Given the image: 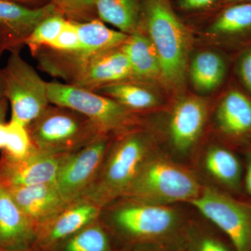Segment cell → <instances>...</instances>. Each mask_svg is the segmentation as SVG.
I'll return each instance as SVG.
<instances>
[{
  "label": "cell",
  "mask_w": 251,
  "mask_h": 251,
  "mask_svg": "<svg viewBox=\"0 0 251 251\" xmlns=\"http://www.w3.org/2000/svg\"><path fill=\"white\" fill-rule=\"evenodd\" d=\"M237 72L241 82L251 94V46L239 56L237 63Z\"/></svg>",
  "instance_id": "obj_32"
},
{
  "label": "cell",
  "mask_w": 251,
  "mask_h": 251,
  "mask_svg": "<svg viewBox=\"0 0 251 251\" xmlns=\"http://www.w3.org/2000/svg\"><path fill=\"white\" fill-rule=\"evenodd\" d=\"M7 123L5 120H0V150H4L7 143Z\"/></svg>",
  "instance_id": "obj_35"
},
{
  "label": "cell",
  "mask_w": 251,
  "mask_h": 251,
  "mask_svg": "<svg viewBox=\"0 0 251 251\" xmlns=\"http://www.w3.org/2000/svg\"><path fill=\"white\" fill-rule=\"evenodd\" d=\"M108 230L99 219L87 225L52 251H116Z\"/></svg>",
  "instance_id": "obj_26"
},
{
  "label": "cell",
  "mask_w": 251,
  "mask_h": 251,
  "mask_svg": "<svg viewBox=\"0 0 251 251\" xmlns=\"http://www.w3.org/2000/svg\"><path fill=\"white\" fill-rule=\"evenodd\" d=\"M26 127L32 145L54 155L75 152L107 133L80 112L53 104Z\"/></svg>",
  "instance_id": "obj_5"
},
{
  "label": "cell",
  "mask_w": 251,
  "mask_h": 251,
  "mask_svg": "<svg viewBox=\"0 0 251 251\" xmlns=\"http://www.w3.org/2000/svg\"><path fill=\"white\" fill-rule=\"evenodd\" d=\"M7 101L8 100L4 97L2 77H1V69H0V111L6 110V108H7Z\"/></svg>",
  "instance_id": "obj_37"
},
{
  "label": "cell",
  "mask_w": 251,
  "mask_h": 251,
  "mask_svg": "<svg viewBox=\"0 0 251 251\" xmlns=\"http://www.w3.org/2000/svg\"><path fill=\"white\" fill-rule=\"evenodd\" d=\"M33 251L32 250H28V251Z\"/></svg>",
  "instance_id": "obj_41"
},
{
  "label": "cell",
  "mask_w": 251,
  "mask_h": 251,
  "mask_svg": "<svg viewBox=\"0 0 251 251\" xmlns=\"http://www.w3.org/2000/svg\"><path fill=\"white\" fill-rule=\"evenodd\" d=\"M191 168L203 184L234 196L244 192V167L237 153L224 144H203Z\"/></svg>",
  "instance_id": "obj_11"
},
{
  "label": "cell",
  "mask_w": 251,
  "mask_h": 251,
  "mask_svg": "<svg viewBox=\"0 0 251 251\" xmlns=\"http://www.w3.org/2000/svg\"><path fill=\"white\" fill-rule=\"evenodd\" d=\"M67 21L59 13L45 18L25 41V45L29 47L32 54L41 48L48 47L57 39Z\"/></svg>",
  "instance_id": "obj_27"
},
{
  "label": "cell",
  "mask_w": 251,
  "mask_h": 251,
  "mask_svg": "<svg viewBox=\"0 0 251 251\" xmlns=\"http://www.w3.org/2000/svg\"><path fill=\"white\" fill-rule=\"evenodd\" d=\"M94 92L115 100L138 115L153 110L161 105V100L153 92L136 81L126 80L109 84Z\"/></svg>",
  "instance_id": "obj_21"
},
{
  "label": "cell",
  "mask_w": 251,
  "mask_h": 251,
  "mask_svg": "<svg viewBox=\"0 0 251 251\" xmlns=\"http://www.w3.org/2000/svg\"><path fill=\"white\" fill-rule=\"evenodd\" d=\"M138 30L150 38L156 49L161 78L173 89L182 87L192 39L171 0H143Z\"/></svg>",
  "instance_id": "obj_3"
},
{
  "label": "cell",
  "mask_w": 251,
  "mask_h": 251,
  "mask_svg": "<svg viewBox=\"0 0 251 251\" xmlns=\"http://www.w3.org/2000/svg\"><path fill=\"white\" fill-rule=\"evenodd\" d=\"M189 204L217 226L236 251H251V201L204 184Z\"/></svg>",
  "instance_id": "obj_9"
},
{
  "label": "cell",
  "mask_w": 251,
  "mask_h": 251,
  "mask_svg": "<svg viewBox=\"0 0 251 251\" xmlns=\"http://www.w3.org/2000/svg\"><path fill=\"white\" fill-rule=\"evenodd\" d=\"M38 231L0 185V251L31 250Z\"/></svg>",
  "instance_id": "obj_17"
},
{
  "label": "cell",
  "mask_w": 251,
  "mask_h": 251,
  "mask_svg": "<svg viewBox=\"0 0 251 251\" xmlns=\"http://www.w3.org/2000/svg\"><path fill=\"white\" fill-rule=\"evenodd\" d=\"M219 2L220 0H175L174 4L171 3L175 10L193 14L209 11L216 7Z\"/></svg>",
  "instance_id": "obj_31"
},
{
  "label": "cell",
  "mask_w": 251,
  "mask_h": 251,
  "mask_svg": "<svg viewBox=\"0 0 251 251\" xmlns=\"http://www.w3.org/2000/svg\"><path fill=\"white\" fill-rule=\"evenodd\" d=\"M97 0H51L59 14L68 21L85 23L99 19Z\"/></svg>",
  "instance_id": "obj_28"
},
{
  "label": "cell",
  "mask_w": 251,
  "mask_h": 251,
  "mask_svg": "<svg viewBox=\"0 0 251 251\" xmlns=\"http://www.w3.org/2000/svg\"><path fill=\"white\" fill-rule=\"evenodd\" d=\"M58 13L52 3L34 8L0 0V35L9 50L20 49L41 21Z\"/></svg>",
  "instance_id": "obj_16"
},
{
  "label": "cell",
  "mask_w": 251,
  "mask_h": 251,
  "mask_svg": "<svg viewBox=\"0 0 251 251\" xmlns=\"http://www.w3.org/2000/svg\"><path fill=\"white\" fill-rule=\"evenodd\" d=\"M4 188L38 232L69 204L55 183Z\"/></svg>",
  "instance_id": "obj_15"
},
{
  "label": "cell",
  "mask_w": 251,
  "mask_h": 251,
  "mask_svg": "<svg viewBox=\"0 0 251 251\" xmlns=\"http://www.w3.org/2000/svg\"><path fill=\"white\" fill-rule=\"evenodd\" d=\"M50 103L80 112L103 132L118 134L140 125L141 118L115 100L72 84L48 82Z\"/></svg>",
  "instance_id": "obj_6"
},
{
  "label": "cell",
  "mask_w": 251,
  "mask_h": 251,
  "mask_svg": "<svg viewBox=\"0 0 251 251\" xmlns=\"http://www.w3.org/2000/svg\"><path fill=\"white\" fill-rule=\"evenodd\" d=\"M156 148L153 135L142 125L115 135L97 178L79 199L102 207L123 197Z\"/></svg>",
  "instance_id": "obj_2"
},
{
  "label": "cell",
  "mask_w": 251,
  "mask_h": 251,
  "mask_svg": "<svg viewBox=\"0 0 251 251\" xmlns=\"http://www.w3.org/2000/svg\"><path fill=\"white\" fill-rule=\"evenodd\" d=\"M195 90L200 93H210L222 83L226 74V64L222 56L214 51L198 52L188 68Z\"/></svg>",
  "instance_id": "obj_22"
},
{
  "label": "cell",
  "mask_w": 251,
  "mask_h": 251,
  "mask_svg": "<svg viewBox=\"0 0 251 251\" xmlns=\"http://www.w3.org/2000/svg\"><path fill=\"white\" fill-rule=\"evenodd\" d=\"M101 207L79 199L70 202L41 227L31 250L52 251L64 240L98 219Z\"/></svg>",
  "instance_id": "obj_13"
},
{
  "label": "cell",
  "mask_w": 251,
  "mask_h": 251,
  "mask_svg": "<svg viewBox=\"0 0 251 251\" xmlns=\"http://www.w3.org/2000/svg\"><path fill=\"white\" fill-rule=\"evenodd\" d=\"M7 143L4 151L15 157L25 156L32 145L27 127L11 119L7 122Z\"/></svg>",
  "instance_id": "obj_29"
},
{
  "label": "cell",
  "mask_w": 251,
  "mask_h": 251,
  "mask_svg": "<svg viewBox=\"0 0 251 251\" xmlns=\"http://www.w3.org/2000/svg\"><path fill=\"white\" fill-rule=\"evenodd\" d=\"M203 187L191 168L175 161L157 147L124 196L156 204H189L199 197Z\"/></svg>",
  "instance_id": "obj_4"
},
{
  "label": "cell",
  "mask_w": 251,
  "mask_h": 251,
  "mask_svg": "<svg viewBox=\"0 0 251 251\" xmlns=\"http://www.w3.org/2000/svg\"><path fill=\"white\" fill-rule=\"evenodd\" d=\"M244 191L247 192L251 199V150L246 154L244 174Z\"/></svg>",
  "instance_id": "obj_33"
},
{
  "label": "cell",
  "mask_w": 251,
  "mask_h": 251,
  "mask_svg": "<svg viewBox=\"0 0 251 251\" xmlns=\"http://www.w3.org/2000/svg\"><path fill=\"white\" fill-rule=\"evenodd\" d=\"M116 251H168L161 248L153 247V246L140 245L135 247L125 248V249H119Z\"/></svg>",
  "instance_id": "obj_36"
},
{
  "label": "cell",
  "mask_w": 251,
  "mask_h": 251,
  "mask_svg": "<svg viewBox=\"0 0 251 251\" xmlns=\"http://www.w3.org/2000/svg\"><path fill=\"white\" fill-rule=\"evenodd\" d=\"M7 1H14V2L18 3L25 5V6H29V7H41L51 3V0H7Z\"/></svg>",
  "instance_id": "obj_34"
},
{
  "label": "cell",
  "mask_w": 251,
  "mask_h": 251,
  "mask_svg": "<svg viewBox=\"0 0 251 251\" xmlns=\"http://www.w3.org/2000/svg\"><path fill=\"white\" fill-rule=\"evenodd\" d=\"M122 49L129 62L131 80H150L161 77V63L156 49L143 31L138 30L130 34Z\"/></svg>",
  "instance_id": "obj_19"
},
{
  "label": "cell",
  "mask_w": 251,
  "mask_h": 251,
  "mask_svg": "<svg viewBox=\"0 0 251 251\" xmlns=\"http://www.w3.org/2000/svg\"><path fill=\"white\" fill-rule=\"evenodd\" d=\"M216 36H242L251 31V1L223 6L206 29Z\"/></svg>",
  "instance_id": "obj_25"
},
{
  "label": "cell",
  "mask_w": 251,
  "mask_h": 251,
  "mask_svg": "<svg viewBox=\"0 0 251 251\" xmlns=\"http://www.w3.org/2000/svg\"><path fill=\"white\" fill-rule=\"evenodd\" d=\"M251 0H220L219 5L222 6H227V5L237 4V3L249 2Z\"/></svg>",
  "instance_id": "obj_38"
},
{
  "label": "cell",
  "mask_w": 251,
  "mask_h": 251,
  "mask_svg": "<svg viewBox=\"0 0 251 251\" xmlns=\"http://www.w3.org/2000/svg\"><path fill=\"white\" fill-rule=\"evenodd\" d=\"M75 24L81 46L78 51L84 55H92L122 46L129 36L110 29L99 19Z\"/></svg>",
  "instance_id": "obj_24"
},
{
  "label": "cell",
  "mask_w": 251,
  "mask_h": 251,
  "mask_svg": "<svg viewBox=\"0 0 251 251\" xmlns=\"http://www.w3.org/2000/svg\"><path fill=\"white\" fill-rule=\"evenodd\" d=\"M143 0H97V16L100 21L116 27L125 34L138 31Z\"/></svg>",
  "instance_id": "obj_23"
},
{
  "label": "cell",
  "mask_w": 251,
  "mask_h": 251,
  "mask_svg": "<svg viewBox=\"0 0 251 251\" xmlns=\"http://www.w3.org/2000/svg\"><path fill=\"white\" fill-rule=\"evenodd\" d=\"M193 211L187 203L156 204L124 196L102 206L99 219L117 250L148 245L179 251Z\"/></svg>",
  "instance_id": "obj_1"
},
{
  "label": "cell",
  "mask_w": 251,
  "mask_h": 251,
  "mask_svg": "<svg viewBox=\"0 0 251 251\" xmlns=\"http://www.w3.org/2000/svg\"><path fill=\"white\" fill-rule=\"evenodd\" d=\"M214 122L217 130L227 138L237 139L250 134L251 99L240 91H229L216 107Z\"/></svg>",
  "instance_id": "obj_18"
},
{
  "label": "cell",
  "mask_w": 251,
  "mask_h": 251,
  "mask_svg": "<svg viewBox=\"0 0 251 251\" xmlns=\"http://www.w3.org/2000/svg\"><path fill=\"white\" fill-rule=\"evenodd\" d=\"M179 251H236L227 236L194 209L184 244Z\"/></svg>",
  "instance_id": "obj_20"
},
{
  "label": "cell",
  "mask_w": 251,
  "mask_h": 251,
  "mask_svg": "<svg viewBox=\"0 0 251 251\" xmlns=\"http://www.w3.org/2000/svg\"><path fill=\"white\" fill-rule=\"evenodd\" d=\"M115 135L102 133L84 148L68 154L55 182L67 202L78 200L93 184Z\"/></svg>",
  "instance_id": "obj_10"
},
{
  "label": "cell",
  "mask_w": 251,
  "mask_h": 251,
  "mask_svg": "<svg viewBox=\"0 0 251 251\" xmlns=\"http://www.w3.org/2000/svg\"><path fill=\"white\" fill-rule=\"evenodd\" d=\"M6 110H1L0 111V120H5V116H6Z\"/></svg>",
  "instance_id": "obj_40"
},
{
  "label": "cell",
  "mask_w": 251,
  "mask_h": 251,
  "mask_svg": "<svg viewBox=\"0 0 251 251\" xmlns=\"http://www.w3.org/2000/svg\"><path fill=\"white\" fill-rule=\"evenodd\" d=\"M5 98L11 107V118L27 126L50 105L48 82L20 55L19 49L11 50L1 69Z\"/></svg>",
  "instance_id": "obj_8"
},
{
  "label": "cell",
  "mask_w": 251,
  "mask_h": 251,
  "mask_svg": "<svg viewBox=\"0 0 251 251\" xmlns=\"http://www.w3.org/2000/svg\"><path fill=\"white\" fill-rule=\"evenodd\" d=\"M209 115V103L204 99L195 96L179 99L167 117L165 141L158 149L175 161L191 168L203 145Z\"/></svg>",
  "instance_id": "obj_7"
},
{
  "label": "cell",
  "mask_w": 251,
  "mask_h": 251,
  "mask_svg": "<svg viewBox=\"0 0 251 251\" xmlns=\"http://www.w3.org/2000/svg\"><path fill=\"white\" fill-rule=\"evenodd\" d=\"M67 156L44 152L33 145L21 157L11 156L2 150L0 156V185L9 188L55 183Z\"/></svg>",
  "instance_id": "obj_12"
},
{
  "label": "cell",
  "mask_w": 251,
  "mask_h": 251,
  "mask_svg": "<svg viewBox=\"0 0 251 251\" xmlns=\"http://www.w3.org/2000/svg\"><path fill=\"white\" fill-rule=\"evenodd\" d=\"M48 48L60 52H75L81 49L76 24L67 21L59 36Z\"/></svg>",
  "instance_id": "obj_30"
},
{
  "label": "cell",
  "mask_w": 251,
  "mask_h": 251,
  "mask_svg": "<svg viewBox=\"0 0 251 251\" xmlns=\"http://www.w3.org/2000/svg\"><path fill=\"white\" fill-rule=\"evenodd\" d=\"M5 50H8L7 44H6L4 39H3L2 36L0 35V56Z\"/></svg>",
  "instance_id": "obj_39"
},
{
  "label": "cell",
  "mask_w": 251,
  "mask_h": 251,
  "mask_svg": "<svg viewBox=\"0 0 251 251\" xmlns=\"http://www.w3.org/2000/svg\"><path fill=\"white\" fill-rule=\"evenodd\" d=\"M122 45L89 57L70 84L95 91L109 84L132 80L131 69Z\"/></svg>",
  "instance_id": "obj_14"
}]
</instances>
